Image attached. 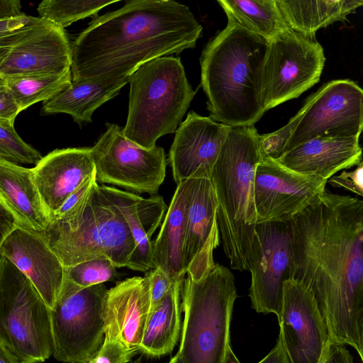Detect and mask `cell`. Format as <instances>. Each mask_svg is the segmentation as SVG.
<instances>
[{
    "label": "cell",
    "mask_w": 363,
    "mask_h": 363,
    "mask_svg": "<svg viewBox=\"0 0 363 363\" xmlns=\"http://www.w3.org/2000/svg\"><path fill=\"white\" fill-rule=\"evenodd\" d=\"M304 106V113L284 153L315 138L359 137L363 126V91L354 82L330 81L310 95Z\"/></svg>",
    "instance_id": "obj_12"
},
{
    "label": "cell",
    "mask_w": 363,
    "mask_h": 363,
    "mask_svg": "<svg viewBox=\"0 0 363 363\" xmlns=\"http://www.w3.org/2000/svg\"><path fill=\"white\" fill-rule=\"evenodd\" d=\"M31 169L35 184L50 216L87 178L95 174L88 147L56 149Z\"/></svg>",
    "instance_id": "obj_21"
},
{
    "label": "cell",
    "mask_w": 363,
    "mask_h": 363,
    "mask_svg": "<svg viewBox=\"0 0 363 363\" xmlns=\"http://www.w3.org/2000/svg\"><path fill=\"white\" fill-rule=\"evenodd\" d=\"M202 26L171 0H129L95 18L72 44V80L128 79L143 64L193 48Z\"/></svg>",
    "instance_id": "obj_2"
},
{
    "label": "cell",
    "mask_w": 363,
    "mask_h": 363,
    "mask_svg": "<svg viewBox=\"0 0 363 363\" xmlns=\"http://www.w3.org/2000/svg\"><path fill=\"white\" fill-rule=\"evenodd\" d=\"M263 156L255 125L230 127L211 172L223 248L231 268L240 272L249 271L252 259L257 225L254 177Z\"/></svg>",
    "instance_id": "obj_4"
},
{
    "label": "cell",
    "mask_w": 363,
    "mask_h": 363,
    "mask_svg": "<svg viewBox=\"0 0 363 363\" xmlns=\"http://www.w3.org/2000/svg\"><path fill=\"white\" fill-rule=\"evenodd\" d=\"M19 113L18 107L5 86L3 79L0 78V121L14 123Z\"/></svg>",
    "instance_id": "obj_40"
},
{
    "label": "cell",
    "mask_w": 363,
    "mask_h": 363,
    "mask_svg": "<svg viewBox=\"0 0 363 363\" xmlns=\"http://www.w3.org/2000/svg\"><path fill=\"white\" fill-rule=\"evenodd\" d=\"M18 227V223L6 206L0 201V249L8 236Z\"/></svg>",
    "instance_id": "obj_42"
},
{
    "label": "cell",
    "mask_w": 363,
    "mask_h": 363,
    "mask_svg": "<svg viewBox=\"0 0 363 363\" xmlns=\"http://www.w3.org/2000/svg\"><path fill=\"white\" fill-rule=\"evenodd\" d=\"M0 341L20 363L52 354L50 308L31 281L0 256Z\"/></svg>",
    "instance_id": "obj_8"
},
{
    "label": "cell",
    "mask_w": 363,
    "mask_h": 363,
    "mask_svg": "<svg viewBox=\"0 0 363 363\" xmlns=\"http://www.w3.org/2000/svg\"><path fill=\"white\" fill-rule=\"evenodd\" d=\"M40 233L64 267L100 257L109 259L117 268L126 267L135 249L124 217L97 182L77 213L51 220Z\"/></svg>",
    "instance_id": "obj_7"
},
{
    "label": "cell",
    "mask_w": 363,
    "mask_h": 363,
    "mask_svg": "<svg viewBox=\"0 0 363 363\" xmlns=\"http://www.w3.org/2000/svg\"><path fill=\"white\" fill-rule=\"evenodd\" d=\"M238 297L233 274L215 264L198 281L184 279V319L178 354L185 363H240L230 344V323Z\"/></svg>",
    "instance_id": "obj_5"
},
{
    "label": "cell",
    "mask_w": 363,
    "mask_h": 363,
    "mask_svg": "<svg viewBox=\"0 0 363 363\" xmlns=\"http://www.w3.org/2000/svg\"><path fill=\"white\" fill-rule=\"evenodd\" d=\"M128 82L129 78L72 80L67 87L43 102L41 112L67 113L79 125L91 122L95 110L116 96Z\"/></svg>",
    "instance_id": "obj_26"
},
{
    "label": "cell",
    "mask_w": 363,
    "mask_h": 363,
    "mask_svg": "<svg viewBox=\"0 0 363 363\" xmlns=\"http://www.w3.org/2000/svg\"><path fill=\"white\" fill-rule=\"evenodd\" d=\"M114 1L44 0L37 8L39 18L65 28L80 19L94 16Z\"/></svg>",
    "instance_id": "obj_31"
},
{
    "label": "cell",
    "mask_w": 363,
    "mask_h": 363,
    "mask_svg": "<svg viewBox=\"0 0 363 363\" xmlns=\"http://www.w3.org/2000/svg\"><path fill=\"white\" fill-rule=\"evenodd\" d=\"M288 28L315 40L316 32L342 21L362 6V0H276Z\"/></svg>",
    "instance_id": "obj_28"
},
{
    "label": "cell",
    "mask_w": 363,
    "mask_h": 363,
    "mask_svg": "<svg viewBox=\"0 0 363 363\" xmlns=\"http://www.w3.org/2000/svg\"><path fill=\"white\" fill-rule=\"evenodd\" d=\"M106 125L105 132L90 148L96 182L155 194L165 177L164 149L142 147L123 135V128L114 123Z\"/></svg>",
    "instance_id": "obj_11"
},
{
    "label": "cell",
    "mask_w": 363,
    "mask_h": 363,
    "mask_svg": "<svg viewBox=\"0 0 363 363\" xmlns=\"http://www.w3.org/2000/svg\"><path fill=\"white\" fill-rule=\"evenodd\" d=\"M128 113L123 135L152 149L162 136L174 133L196 92L179 57L163 56L141 65L129 77Z\"/></svg>",
    "instance_id": "obj_6"
},
{
    "label": "cell",
    "mask_w": 363,
    "mask_h": 363,
    "mask_svg": "<svg viewBox=\"0 0 363 363\" xmlns=\"http://www.w3.org/2000/svg\"><path fill=\"white\" fill-rule=\"evenodd\" d=\"M362 162L352 172H342L340 175L333 176L328 182L334 187H342L357 196H363Z\"/></svg>",
    "instance_id": "obj_38"
},
{
    "label": "cell",
    "mask_w": 363,
    "mask_h": 363,
    "mask_svg": "<svg viewBox=\"0 0 363 363\" xmlns=\"http://www.w3.org/2000/svg\"><path fill=\"white\" fill-rule=\"evenodd\" d=\"M228 23L240 26L269 41L289 29L276 0H218Z\"/></svg>",
    "instance_id": "obj_29"
},
{
    "label": "cell",
    "mask_w": 363,
    "mask_h": 363,
    "mask_svg": "<svg viewBox=\"0 0 363 363\" xmlns=\"http://www.w3.org/2000/svg\"><path fill=\"white\" fill-rule=\"evenodd\" d=\"M107 289L104 284L82 287L64 279L50 310L52 355L64 363H87L104 341L103 318Z\"/></svg>",
    "instance_id": "obj_9"
},
{
    "label": "cell",
    "mask_w": 363,
    "mask_h": 363,
    "mask_svg": "<svg viewBox=\"0 0 363 363\" xmlns=\"http://www.w3.org/2000/svg\"><path fill=\"white\" fill-rule=\"evenodd\" d=\"M128 363H140V359H136V360H135L133 362L130 361Z\"/></svg>",
    "instance_id": "obj_47"
},
{
    "label": "cell",
    "mask_w": 363,
    "mask_h": 363,
    "mask_svg": "<svg viewBox=\"0 0 363 363\" xmlns=\"http://www.w3.org/2000/svg\"><path fill=\"white\" fill-rule=\"evenodd\" d=\"M18 0H0V19L16 16L22 13Z\"/></svg>",
    "instance_id": "obj_44"
},
{
    "label": "cell",
    "mask_w": 363,
    "mask_h": 363,
    "mask_svg": "<svg viewBox=\"0 0 363 363\" xmlns=\"http://www.w3.org/2000/svg\"><path fill=\"white\" fill-rule=\"evenodd\" d=\"M72 45L64 28L40 20L16 43L0 40V78L71 72Z\"/></svg>",
    "instance_id": "obj_16"
},
{
    "label": "cell",
    "mask_w": 363,
    "mask_h": 363,
    "mask_svg": "<svg viewBox=\"0 0 363 363\" xmlns=\"http://www.w3.org/2000/svg\"><path fill=\"white\" fill-rule=\"evenodd\" d=\"M184 281L173 284L167 294L150 308L138 350L151 357L172 352L182 330L181 294Z\"/></svg>",
    "instance_id": "obj_27"
},
{
    "label": "cell",
    "mask_w": 363,
    "mask_h": 363,
    "mask_svg": "<svg viewBox=\"0 0 363 363\" xmlns=\"http://www.w3.org/2000/svg\"><path fill=\"white\" fill-rule=\"evenodd\" d=\"M150 308L147 277H135L117 283L107 290L104 301V339L138 350Z\"/></svg>",
    "instance_id": "obj_20"
},
{
    "label": "cell",
    "mask_w": 363,
    "mask_h": 363,
    "mask_svg": "<svg viewBox=\"0 0 363 363\" xmlns=\"http://www.w3.org/2000/svg\"><path fill=\"white\" fill-rule=\"evenodd\" d=\"M269 41L228 23L203 50L201 84L209 117L233 126L253 125L265 113L262 89Z\"/></svg>",
    "instance_id": "obj_3"
},
{
    "label": "cell",
    "mask_w": 363,
    "mask_h": 363,
    "mask_svg": "<svg viewBox=\"0 0 363 363\" xmlns=\"http://www.w3.org/2000/svg\"><path fill=\"white\" fill-rule=\"evenodd\" d=\"M0 256L31 281L51 310L62 287L65 268L42 234L17 227L2 245Z\"/></svg>",
    "instance_id": "obj_19"
},
{
    "label": "cell",
    "mask_w": 363,
    "mask_h": 363,
    "mask_svg": "<svg viewBox=\"0 0 363 363\" xmlns=\"http://www.w3.org/2000/svg\"><path fill=\"white\" fill-rule=\"evenodd\" d=\"M230 126L190 111L177 128L169 162L174 182L211 178L213 167Z\"/></svg>",
    "instance_id": "obj_18"
},
{
    "label": "cell",
    "mask_w": 363,
    "mask_h": 363,
    "mask_svg": "<svg viewBox=\"0 0 363 363\" xmlns=\"http://www.w3.org/2000/svg\"><path fill=\"white\" fill-rule=\"evenodd\" d=\"M257 363H290L279 336L274 348Z\"/></svg>",
    "instance_id": "obj_43"
},
{
    "label": "cell",
    "mask_w": 363,
    "mask_h": 363,
    "mask_svg": "<svg viewBox=\"0 0 363 363\" xmlns=\"http://www.w3.org/2000/svg\"><path fill=\"white\" fill-rule=\"evenodd\" d=\"M192 177L177 184L157 237L152 241V266L163 270L174 281H184L186 205Z\"/></svg>",
    "instance_id": "obj_25"
},
{
    "label": "cell",
    "mask_w": 363,
    "mask_h": 363,
    "mask_svg": "<svg viewBox=\"0 0 363 363\" xmlns=\"http://www.w3.org/2000/svg\"><path fill=\"white\" fill-rule=\"evenodd\" d=\"M42 157L38 150L20 138L13 123L0 121V158L16 164L35 165Z\"/></svg>",
    "instance_id": "obj_33"
},
{
    "label": "cell",
    "mask_w": 363,
    "mask_h": 363,
    "mask_svg": "<svg viewBox=\"0 0 363 363\" xmlns=\"http://www.w3.org/2000/svg\"><path fill=\"white\" fill-rule=\"evenodd\" d=\"M327 181L291 170L263 156L254 177L256 223L287 222L311 205L325 190Z\"/></svg>",
    "instance_id": "obj_14"
},
{
    "label": "cell",
    "mask_w": 363,
    "mask_h": 363,
    "mask_svg": "<svg viewBox=\"0 0 363 363\" xmlns=\"http://www.w3.org/2000/svg\"><path fill=\"white\" fill-rule=\"evenodd\" d=\"M168 363H185L180 355L177 353Z\"/></svg>",
    "instance_id": "obj_46"
},
{
    "label": "cell",
    "mask_w": 363,
    "mask_h": 363,
    "mask_svg": "<svg viewBox=\"0 0 363 363\" xmlns=\"http://www.w3.org/2000/svg\"><path fill=\"white\" fill-rule=\"evenodd\" d=\"M277 318L290 363H319L330 342L327 327L313 294L294 279L284 284Z\"/></svg>",
    "instance_id": "obj_15"
},
{
    "label": "cell",
    "mask_w": 363,
    "mask_h": 363,
    "mask_svg": "<svg viewBox=\"0 0 363 363\" xmlns=\"http://www.w3.org/2000/svg\"><path fill=\"white\" fill-rule=\"evenodd\" d=\"M294 279L313 295L329 342L363 359V201L325 190L290 220Z\"/></svg>",
    "instance_id": "obj_1"
},
{
    "label": "cell",
    "mask_w": 363,
    "mask_h": 363,
    "mask_svg": "<svg viewBox=\"0 0 363 363\" xmlns=\"http://www.w3.org/2000/svg\"><path fill=\"white\" fill-rule=\"evenodd\" d=\"M20 113L33 104L45 101L72 82L71 72L62 74H26L2 78Z\"/></svg>",
    "instance_id": "obj_30"
},
{
    "label": "cell",
    "mask_w": 363,
    "mask_h": 363,
    "mask_svg": "<svg viewBox=\"0 0 363 363\" xmlns=\"http://www.w3.org/2000/svg\"><path fill=\"white\" fill-rule=\"evenodd\" d=\"M138 352L118 341L104 339L100 349L87 363H128Z\"/></svg>",
    "instance_id": "obj_36"
},
{
    "label": "cell",
    "mask_w": 363,
    "mask_h": 363,
    "mask_svg": "<svg viewBox=\"0 0 363 363\" xmlns=\"http://www.w3.org/2000/svg\"><path fill=\"white\" fill-rule=\"evenodd\" d=\"M305 108L303 104L298 113L281 128L270 133L259 135L260 146L264 157L277 160L283 155L288 140L304 113Z\"/></svg>",
    "instance_id": "obj_34"
},
{
    "label": "cell",
    "mask_w": 363,
    "mask_h": 363,
    "mask_svg": "<svg viewBox=\"0 0 363 363\" xmlns=\"http://www.w3.org/2000/svg\"><path fill=\"white\" fill-rule=\"evenodd\" d=\"M99 189L124 217L135 243L126 267L142 272L153 269L151 237L167 210L163 198L153 196L145 199L105 185L99 186Z\"/></svg>",
    "instance_id": "obj_22"
},
{
    "label": "cell",
    "mask_w": 363,
    "mask_h": 363,
    "mask_svg": "<svg viewBox=\"0 0 363 363\" xmlns=\"http://www.w3.org/2000/svg\"><path fill=\"white\" fill-rule=\"evenodd\" d=\"M64 268L65 279L89 287L113 280L117 267L109 259L100 257Z\"/></svg>",
    "instance_id": "obj_32"
},
{
    "label": "cell",
    "mask_w": 363,
    "mask_h": 363,
    "mask_svg": "<svg viewBox=\"0 0 363 363\" xmlns=\"http://www.w3.org/2000/svg\"><path fill=\"white\" fill-rule=\"evenodd\" d=\"M186 205L184 265L187 276L198 281L215 265L213 253L220 243L218 203L208 177H191Z\"/></svg>",
    "instance_id": "obj_17"
},
{
    "label": "cell",
    "mask_w": 363,
    "mask_h": 363,
    "mask_svg": "<svg viewBox=\"0 0 363 363\" xmlns=\"http://www.w3.org/2000/svg\"><path fill=\"white\" fill-rule=\"evenodd\" d=\"M359 139L315 138L298 145L276 160L291 170L328 182L337 172L362 162Z\"/></svg>",
    "instance_id": "obj_23"
},
{
    "label": "cell",
    "mask_w": 363,
    "mask_h": 363,
    "mask_svg": "<svg viewBox=\"0 0 363 363\" xmlns=\"http://www.w3.org/2000/svg\"><path fill=\"white\" fill-rule=\"evenodd\" d=\"M256 238L249 271V297L257 313L279 315L284 283L294 279V262L290 220L263 222L255 227Z\"/></svg>",
    "instance_id": "obj_13"
},
{
    "label": "cell",
    "mask_w": 363,
    "mask_h": 363,
    "mask_svg": "<svg viewBox=\"0 0 363 363\" xmlns=\"http://www.w3.org/2000/svg\"><path fill=\"white\" fill-rule=\"evenodd\" d=\"M96 182V174L87 178L52 215L51 220H62L77 213L86 202Z\"/></svg>",
    "instance_id": "obj_35"
},
{
    "label": "cell",
    "mask_w": 363,
    "mask_h": 363,
    "mask_svg": "<svg viewBox=\"0 0 363 363\" xmlns=\"http://www.w3.org/2000/svg\"><path fill=\"white\" fill-rule=\"evenodd\" d=\"M325 57L315 40L290 29L268 43L262 73L264 112L301 94L319 82Z\"/></svg>",
    "instance_id": "obj_10"
},
{
    "label": "cell",
    "mask_w": 363,
    "mask_h": 363,
    "mask_svg": "<svg viewBox=\"0 0 363 363\" xmlns=\"http://www.w3.org/2000/svg\"><path fill=\"white\" fill-rule=\"evenodd\" d=\"M39 20V17L28 16L23 13L16 16L0 19V39L31 26Z\"/></svg>",
    "instance_id": "obj_39"
},
{
    "label": "cell",
    "mask_w": 363,
    "mask_h": 363,
    "mask_svg": "<svg viewBox=\"0 0 363 363\" xmlns=\"http://www.w3.org/2000/svg\"><path fill=\"white\" fill-rule=\"evenodd\" d=\"M0 363H20L16 357L0 341Z\"/></svg>",
    "instance_id": "obj_45"
},
{
    "label": "cell",
    "mask_w": 363,
    "mask_h": 363,
    "mask_svg": "<svg viewBox=\"0 0 363 363\" xmlns=\"http://www.w3.org/2000/svg\"><path fill=\"white\" fill-rule=\"evenodd\" d=\"M0 199L19 227L44 232L51 220L33 178L32 169L0 158Z\"/></svg>",
    "instance_id": "obj_24"
},
{
    "label": "cell",
    "mask_w": 363,
    "mask_h": 363,
    "mask_svg": "<svg viewBox=\"0 0 363 363\" xmlns=\"http://www.w3.org/2000/svg\"><path fill=\"white\" fill-rule=\"evenodd\" d=\"M319 363H354V361L345 345L329 342Z\"/></svg>",
    "instance_id": "obj_41"
},
{
    "label": "cell",
    "mask_w": 363,
    "mask_h": 363,
    "mask_svg": "<svg viewBox=\"0 0 363 363\" xmlns=\"http://www.w3.org/2000/svg\"><path fill=\"white\" fill-rule=\"evenodd\" d=\"M150 286L151 307L160 301L172 287L174 281L163 270L154 268L146 273Z\"/></svg>",
    "instance_id": "obj_37"
},
{
    "label": "cell",
    "mask_w": 363,
    "mask_h": 363,
    "mask_svg": "<svg viewBox=\"0 0 363 363\" xmlns=\"http://www.w3.org/2000/svg\"><path fill=\"white\" fill-rule=\"evenodd\" d=\"M0 201L1 202V199H0Z\"/></svg>",
    "instance_id": "obj_48"
}]
</instances>
